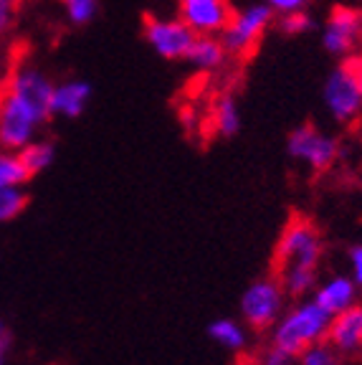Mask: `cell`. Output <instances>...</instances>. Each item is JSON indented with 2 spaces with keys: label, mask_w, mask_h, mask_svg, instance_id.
Listing matches in <instances>:
<instances>
[{
  "label": "cell",
  "mask_w": 362,
  "mask_h": 365,
  "mask_svg": "<svg viewBox=\"0 0 362 365\" xmlns=\"http://www.w3.org/2000/svg\"><path fill=\"white\" fill-rule=\"evenodd\" d=\"M322 102L327 114L340 127H352L362 117V94L357 81L355 58H345L334 66L322 84Z\"/></svg>",
  "instance_id": "3"
},
{
  "label": "cell",
  "mask_w": 362,
  "mask_h": 365,
  "mask_svg": "<svg viewBox=\"0 0 362 365\" xmlns=\"http://www.w3.org/2000/svg\"><path fill=\"white\" fill-rule=\"evenodd\" d=\"M286 153L296 163L309 165L314 173H327L340 160L342 145L334 135L317 130L314 125H299L296 130L289 132Z\"/></svg>",
  "instance_id": "6"
},
{
  "label": "cell",
  "mask_w": 362,
  "mask_h": 365,
  "mask_svg": "<svg viewBox=\"0 0 362 365\" xmlns=\"http://www.w3.org/2000/svg\"><path fill=\"white\" fill-rule=\"evenodd\" d=\"M18 153H21V160L26 163L31 175H38V173L48 170V168L53 165V160H56V145H53L51 140L36 137L33 143H29L23 150H18Z\"/></svg>",
  "instance_id": "17"
},
{
  "label": "cell",
  "mask_w": 362,
  "mask_h": 365,
  "mask_svg": "<svg viewBox=\"0 0 362 365\" xmlns=\"http://www.w3.org/2000/svg\"><path fill=\"white\" fill-rule=\"evenodd\" d=\"M41 122L29 107H23L6 86H0V150H23L38 137Z\"/></svg>",
  "instance_id": "9"
},
{
  "label": "cell",
  "mask_w": 362,
  "mask_h": 365,
  "mask_svg": "<svg viewBox=\"0 0 362 365\" xmlns=\"http://www.w3.org/2000/svg\"><path fill=\"white\" fill-rule=\"evenodd\" d=\"M284 299H286V292H284L281 282L276 277H267V279L254 282L244 292L241 312H244V319L249 322V327L272 330L284 314Z\"/></svg>",
  "instance_id": "7"
},
{
  "label": "cell",
  "mask_w": 362,
  "mask_h": 365,
  "mask_svg": "<svg viewBox=\"0 0 362 365\" xmlns=\"http://www.w3.org/2000/svg\"><path fill=\"white\" fill-rule=\"evenodd\" d=\"M210 127L221 137H236L241 132V109L231 91L215 99L213 109H210Z\"/></svg>",
  "instance_id": "16"
},
{
  "label": "cell",
  "mask_w": 362,
  "mask_h": 365,
  "mask_svg": "<svg viewBox=\"0 0 362 365\" xmlns=\"http://www.w3.org/2000/svg\"><path fill=\"white\" fill-rule=\"evenodd\" d=\"M314 29V18L304 11H291V13H281L279 16V31L286 36H299L306 34V31Z\"/></svg>",
  "instance_id": "23"
},
{
  "label": "cell",
  "mask_w": 362,
  "mask_h": 365,
  "mask_svg": "<svg viewBox=\"0 0 362 365\" xmlns=\"http://www.w3.org/2000/svg\"><path fill=\"white\" fill-rule=\"evenodd\" d=\"M274 18H276V13L267 3H254V6H246L244 11H233L231 21H228V26L221 34L228 56H249L259 46V41L264 38V34L274 26Z\"/></svg>",
  "instance_id": "5"
},
{
  "label": "cell",
  "mask_w": 362,
  "mask_h": 365,
  "mask_svg": "<svg viewBox=\"0 0 362 365\" xmlns=\"http://www.w3.org/2000/svg\"><path fill=\"white\" fill-rule=\"evenodd\" d=\"M347 257H350V269H352L350 277L355 279V284H357V287H362V244H355V246H352Z\"/></svg>",
  "instance_id": "27"
},
{
  "label": "cell",
  "mask_w": 362,
  "mask_h": 365,
  "mask_svg": "<svg viewBox=\"0 0 362 365\" xmlns=\"http://www.w3.org/2000/svg\"><path fill=\"white\" fill-rule=\"evenodd\" d=\"M355 68H357V81H360V94H362V56H355Z\"/></svg>",
  "instance_id": "29"
},
{
  "label": "cell",
  "mask_w": 362,
  "mask_h": 365,
  "mask_svg": "<svg viewBox=\"0 0 362 365\" xmlns=\"http://www.w3.org/2000/svg\"><path fill=\"white\" fill-rule=\"evenodd\" d=\"M26 208H29V193L23 190V185L0 188V223L18 218Z\"/></svg>",
  "instance_id": "21"
},
{
  "label": "cell",
  "mask_w": 362,
  "mask_h": 365,
  "mask_svg": "<svg viewBox=\"0 0 362 365\" xmlns=\"http://www.w3.org/2000/svg\"><path fill=\"white\" fill-rule=\"evenodd\" d=\"M231 16V0H177V18L195 36H221Z\"/></svg>",
  "instance_id": "11"
},
{
  "label": "cell",
  "mask_w": 362,
  "mask_h": 365,
  "mask_svg": "<svg viewBox=\"0 0 362 365\" xmlns=\"http://www.w3.org/2000/svg\"><path fill=\"white\" fill-rule=\"evenodd\" d=\"M228 58L231 56H228L221 36H195L185 61L200 74H215V71H221L226 66Z\"/></svg>",
  "instance_id": "14"
},
{
  "label": "cell",
  "mask_w": 362,
  "mask_h": 365,
  "mask_svg": "<svg viewBox=\"0 0 362 365\" xmlns=\"http://www.w3.org/2000/svg\"><path fill=\"white\" fill-rule=\"evenodd\" d=\"M31 173L26 163L21 160V153L13 150H0V188H16V185H26L31 180Z\"/></svg>",
  "instance_id": "18"
},
{
  "label": "cell",
  "mask_w": 362,
  "mask_h": 365,
  "mask_svg": "<svg viewBox=\"0 0 362 365\" xmlns=\"http://www.w3.org/2000/svg\"><path fill=\"white\" fill-rule=\"evenodd\" d=\"M208 335L213 337L221 348L231 350V353H241V350L246 348V330L238 322H233V319H215V322H210L208 327Z\"/></svg>",
  "instance_id": "19"
},
{
  "label": "cell",
  "mask_w": 362,
  "mask_h": 365,
  "mask_svg": "<svg viewBox=\"0 0 362 365\" xmlns=\"http://www.w3.org/2000/svg\"><path fill=\"white\" fill-rule=\"evenodd\" d=\"M360 150H362V137H360Z\"/></svg>",
  "instance_id": "31"
},
{
  "label": "cell",
  "mask_w": 362,
  "mask_h": 365,
  "mask_svg": "<svg viewBox=\"0 0 362 365\" xmlns=\"http://www.w3.org/2000/svg\"><path fill=\"white\" fill-rule=\"evenodd\" d=\"M11 342H13V335L11 330H8L3 322H0V355H6L8 348H11Z\"/></svg>",
  "instance_id": "28"
},
{
  "label": "cell",
  "mask_w": 362,
  "mask_h": 365,
  "mask_svg": "<svg viewBox=\"0 0 362 365\" xmlns=\"http://www.w3.org/2000/svg\"><path fill=\"white\" fill-rule=\"evenodd\" d=\"M0 86H6L23 107H29L41 125H46V122L53 117L51 99H53V86H56V81L46 74L41 66L18 63V66L11 68V74L6 76V81Z\"/></svg>",
  "instance_id": "4"
},
{
  "label": "cell",
  "mask_w": 362,
  "mask_h": 365,
  "mask_svg": "<svg viewBox=\"0 0 362 365\" xmlns=\"http://www.w3.org/2000/svg\"><path fill=\"white\" fill-rule=\"evenodd\" d=\"M142 36H145L150 48L167 61H185L192 41H195V34L177 16H148L142 23Z\"/></svg>",
  "instance_id": "8"
},
{
  "label": "cell",
  "mask_w": 362,
  "mask_h": 365,
  "mask_svg": "<svg viewBox=\"0 0 362 365\" xmlns=\"http://www.w3.org/2000/svg\"><path fill=\"white\" fill-rule=\"evenodd\" d=\"M21 3H23V0H21Z\"/></svg>",
  "instance_id": "32"
},
{
  "label": "cell",
  "mask_w": 362,
  "mask_h": 365,
  "mask_svg": "<svg viewBox=\"0 0 362 365\" xmlns=\"http://www.w3.org/2000/svg\"><path fill=\"white\" fill-rule=\"evenodd\" d=\"M362 43V13L357 8L337 6L329 11L322 31L324 51L334 58H355Z\"/></svg>",
  "instance_id": "10"
},
{
  "label": "cell",
  "mask_w": 362,
  "mask_h": 365,
  "mask_svg": "<svg viewBox=\"0 0 362 365\" xmlns=\"http://www.w3.org/2000/svg\"><path fill=\"white\" fill-rule=\"evenodd\" d=\"M327 342L340 355L362 353V304L355 302L352 307L329 317Z\"/></svg>",
  "instance_id": "12"
},
{
  "label": "cell",
  "mask_w": 362,
  "mask_h": 365,
  "mask_svg": "<svg viewBox=\"0 0 362 365\" xmlns=\"http://www.w3.org/2000/svg\"><path fill=\"white\" fill-rule=\"evenodd\" d=\"M91 102V84L86 79H63L56 81L53 86V99H51V112L53 117H63V120H76L86 112Z\"/></svg>",
  "instance_id": "13"
},
{
  "label": "cell",
  "mask_w": 362,
  "mask_h": 365,
  "mask_svg": "<svg viewBox=\"0 0 362 365\" xmlns=\"http://www.w3.org/2000/svg\"><path fill=\"white\" fill-rule=\"evenodd\" d=\"M327 327L329 314L314 299L311 302H299L296 307H291L286 314L279 317V322L274 325L272 345L299 358L311 345L327 340Z\"/></svg>",
  "instance_id": "2"
},
{
  "label": "cell",
  "mask_w": 362,
  "mask_h": 365,
  "mask_svg": "<svg viewBox=\"0 0 362 365\" xmlns=\"http://www.w3.org/2000/svg\"><path fill=\"white\" fill-rule=\"evenodd\" d=\"M324 312L332 317V314L342 312V309L352 307L357 299V284L352 277H332L329 282H324L322 287L314 289V297H311Z\"/></svg>",
  "instance_id": "15"
},
{
  "label": "cell",
  "mask_w": 362,
  "mask_h": 365,
  "mask_svg": "<svg viewBox=\"0 0 362 365\" xmlns=\"http://www.w3.org/2000/svg\"><path fill=\"white\" fill-rule=\"evenodd\" d=\"M61 8L66 21L76 29H84L99 16V0H61Z\"/></svg>",
  "instance_id": "20"
},
{
  "label": "cell",
  "mask_w": 362,
  "mask_h": 365,
  "mask_svg": "<svg viewBox=\"0 0 362 365\" xmlns=\"http://www.w3.org/2000/svg\"><path fill=\"white\" fill-rule=\"evenodd\" d=\"M259 365H299V358H294V355L284 353V350H279L272 345L267 353L261 355Z\"/></svg>",
  "instance_id": "25"
},
{
  "label": "cell",
  "mask_w": 362,
  "mask_h": 365,
  "mask_svg": "<svg viewBox=\"0 0 362 365\" xmlns=\"http://www.w3.org/2000/svg\"><path fill=\"white\" fill-rule=\"evenodd\" d=\"M261 3H267L269 8H272L276 16H281V13H291V11H304L306 6H309L311 0H261Z\"/></svg>",
  "instance_id": "26"
},
{
  "label": "cell",
  "mask_w": 362,
  "mask_h": 365,
  "mask_svg": "<svg viewBox=\"0 0 362 365\" xmlns=\"http://www.w3.org/2000/svg\"><path fill=\"white\" fill-rule=\"evenodd\" d=\"M18 13H21V0H0V38H6L16 29Z\"/></svg>",
  "instance_id": "24"
},
{
  "label": "cell",
  "mask_w": 362,
  "mask_h": 365,
  "mask_svg": "<svg viewBox=\"0 0 362 365\" xmlns=\"http://www.w3.org/2000/svg\"><path fill=\"white\" fill-rule=\"evenodd\" d=\"M299 365H340V353L327 340H322L299 355Z\"/></svg>",
  "instance_id": "22"
},
{
  "label": "cell",
  "mask_w": 362,
  "mask_h": 365,
  "mask_svg": "<svg viewBox=\"0 0 362 365\" xmlns=\"http://www.w3.org/2000/svg\"><path fill=\"white\" fill-rule=\"evenodd\" d=\"M0 365H3V355H0Z\"/></svg>",
  "instance_id": "30"
},
{
  "label": "cell",
  "mask_w": 362,
  "mask_h": 365,
  "mask_svg": "<svg viewBox=\"0 0 362 365\" xmlns=\"http://www.w3.org/2000/svg\"><path fill=\"white\" fill-rule=\"evenodd\" d=\"M322 234L314 221L294 216L284 223L272 254L274 277L281 282L284 292L291 299H301L317 289V269L322 262Z\"/></svg>",
  "instance_id": "1"
}]
</instances>
